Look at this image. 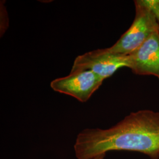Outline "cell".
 <instances>
[{"label": "cell", "mask_w": 159, "mask_h": 159, "mask_svg": "<svg viewBox=\"0 0 159 159\" xmlns=\"http://www.w3.org/2000/svg\"><path fill=\"white\" fill-rule=\"evenodd\" d=\"M74 149L77 159H92L114 150L159 159V112L139 110L107 129H84L77 135Z\"/></svg>", "instance_id": "cell-1"}, {"label": "cell", "mask_w": 159, "mask_h": 159, "mask_svg": "<svg viewBox=\"0 0 159 159\" xmlns=\"http://www.w3.org/2000/svg\"><path fill=\"white\" fill-rule=\"evenodd\" d=\"M135 17L130 28L113 46L106 48L113 54L128 56L136 51L154 33L159 31V24L153 12L142 0L134 1Z\"/></svg>", "instance_id": "cell-2"}, {"label": "cell", "mask_w": 159, "mask_h": 159, "mask_svg": "<svg viewBox=\"0 0 159 159\" xmlns=\"http://www.w3.org/2000/svg\"><path fill=\"white\" fill-rule=\"evenodd\" d=\"M103 80L90 70H71L70 74L52 81L54 91L73 97L80 102H87L102 85Z\"/></svg>", "instance_id": "cell-3"}, {"label": "cell", "mask_w": 159, "mask_h": 159, "mask_svg": "<svg viewBox=\"0 0 159 159\" xmlns=\"http://www.w3.org/2000/svg\"><path fill=\"white\" fill-rule=\"evenodd\" d=\"M130 66V56L110 53L104 49H97L80 55L74 60L71 70H90L103 80L113 75L121 67Z\"/></svg>", "instance_id": "cell-4"}, {"label": "cell", "mask_w": 159, "mask_h": 159, "mask_svg": "<svg viewBox=\"0 0 159 159\" xmlns=\"http://www.w3.org/2000/svg\"><path fill=\"white\" fill-rule=\"evenodd\" d=\"M129 56V68L134 74L153 75L159 80V31L154 33Z\"/></svg>", "instance_id": "cell-5"}, {"label": "cell", "mask_w": 159, "mask_h": 159, "mask_svg": "<svg viewBox=\"0 0 159 159\" xmlns=\"http://www.w3.org/2000/svg\"><path fill=\"white\" fill-rule=\"evenodd\" d=\"M143 4L152 11L159 24V0H142Z\"/></svg>", "instance_id": "cell-6"}, {"label": "cell", "mask_w": 159, "mask_h": 159, "mask_svg": "<svg viewBox=\"0 0 159 159\" xmlns=\"http://www.w3.org/2000/svg\"><path fill=\"white\" fill-rule=\"evenodd\" d=\"M8 14L6 11L5 6L4 3L1 2V35H3L6 30L8 28Z\"/></svg>", "instance_id": "cell-7"}, {"label": "cell", "mask_w": 159, "mask_h": 159, "mask_svg": "<svg viewBox=\"0 0 159 159\" xmlns=\"http://www.w3.org/2000/svg\"><path fill=\"white\" fill-rule=\"evenodd\" d=\"M106 154H100L99 156H97L96 157L93 158L92 159H104V158L105 157Z\"/></svg>", "instance_id": "cell-8"}]
</instances>
